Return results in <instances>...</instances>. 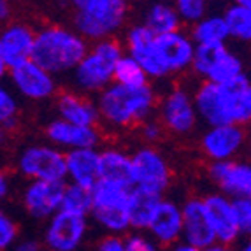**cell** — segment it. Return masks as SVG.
<instances>
[{"label":"cell","instance_id":"32","mask_svg":"<svg viewBox=\"0 0 251 251\" xmlns=\"http://www.w3.org/2000/svg\"><path fill=\"white\" fill-rule=\"evenodd\" d=\"M172 5L176 9L181 25L188 26L197 23L209 11V2L207 0H172Z\"/></svg>","mask_w":251,"mask_h":251},{"label":"cell","instance_id":"14","mask_svg":"<svg viewBox=\"0 0 251 251\" xmlns=\"http://www.w3.org/2000/svg\"><path fill=\"white\" fill-rule=\"evenodd\" d=\"M155 35L156 34H153L146 25L135 23V25L128 26V30L125 32L123 50L137 60L139 65L146 72L148 79L158 83V81L171 79V75L158 60V54L155 50Z\"/></svg>","mask_w":251,"mask_h":251},{"label":"cell","instance_id":"38","mask_svg":"<svg viewBox=\"0 0 251 251\" xmlns=\"http://www.w3.org/2000/svg\"><path fill=\"white\" fill-rule=\"evenodd\" d=\"M11 193H13V177L7 171L0 169V204L7 201Z\"/></svg>","mask_w":251,"mask_h":251},{"label":"cell","instance_id":"2","mask_svg":"<svg viewBox=\"0 0 251 251\" xmlns=\"http://www.w3.org/2000/svg\"><path fill=\"white\" fill-rule=\"evenodd\" d=\"M95 97L99 123L111 130L137 126L146 118L153 116L158 104V97L151 83L143 86H123L113 81Z\"/></svg>","mask_w":251,"mask_h":251},{"label":"cell","instance_id":"1","mask_svg":"<svg viewBox=\"0 0 251 251\" xmlns=\"http://www.w3.org/2000/svg\"><path fill=\"white\" fill-rule=\"evenodd\" d=\"M192 97L199 122L207 126L225 123L246 125L251 120V86L248 75L230 84L204 81Z\"/></svg>","mask_w":251,"mask_h":251},{"label":"cell","instance_id":"39","mask_svg":"<svg viewBox=\"0 0 251 251\" xmlns=\"http://www.w3.org/2000/svg\"><path fill=\"white\" fill-rule=\"evenodd\" d=\"M13 248L18 251H37L42 248V243H39L37 239H28V237L20 239L18 237V241L14 243Z\"/></svg>","mask_w":251,"mask_h":251},{"label":"cell","instance_id":"44","mask_svg":"<svg viewBox=\"0 0 251 251\" xmlns=\"http://www.w3.org/2000/svg\"><path fill=\"white\" fill-rule=\"evenodd\" d=\"M69 2H71L72 5H77V4H81V2H83V0H69Z\"/></svg>","mask_w":251,"mask_h":251},{"label":"cell","instance_id":"21","mask_svg":"<svg viewBox=\"0 0 251 251\" xmlns=\"http://www.w3.org/2000/svg\"><path fill=\"white\" fill-rule=\"evenodd\" d=\"M35 30L23 21H7L0 30V44L9 69L26 62L32 56Z\"/></svg>","mask_w":251,"mask_h":251},{"label":"cell","instance_id":"25","mask_svg":"<svg viewBox=\"0 0 251 251\" xmlns=\"http://www.w3.org/2000/svg\"><path fill=\"white\" fill-rule=\"evenodd\" d=\"M190 37L195 46H222L230 39L223 14L209 13L190 26Z\"/></svg>","mask_w":251,"mask_h":251},{"label":"cell","instance_id":"27","mask_svg":"<svg viewBox=\"0 0 251 251\" xmlns=\"http://www.w3.org/2000/svg\"><path fill=\"white\" fill-rule=\"evenodd\" d=\"M158 201L160 195L132 188L128 199V207H126L130 220V230H146L148 223L151 220V214L155 211Z\"/></svg>","mask_w":251,"mask_h":251},{"label":"cell","instance_id":"31","mask_svg":"<svg viewBox=\"0 0 251 251\" xmlns=\"http://www.w3.org/2000/svg\"><path fill=\"white\" fill-rule=\"evenodd\" d=\"M20 120V100L13 88L0 81V125L13 130Z\"/></svg>","mask_w":251,"mask_h":251},{"label":"cell","instance_id":"45","mask_svg":"<svg viewBox=\"0 0 251 251\" xmlns=\"http://www.w3.org/2000/svg\"><path fill=\"white\" fill-rule=\"evenodd\" d=\"M162 2H172V0H162Z\"/></svg>","mask_w":251,"mask_h":251},{"label":"cell","instance_id":"34","mask_svg":"<svg viewBox=\"0 0 251 251\" xmlns=\"http://www.w3.org/2000/svg\"><path fill=\"white\" fill-rule=\"evenodd\" d=\"M232 207H234L235 222H237L241 237H248L251 232V199L250 195L232 199Z\"/></svg>","mask_w":251,"mask_h":251},{"label":"cell","instance_id":"22","mask_svg":"<svg viewBox=\"0 0 251 251\" xmlns=\"http://www.w3.org/2000/svg\"><path fill=\"white\" fill-rule=\"evenodd\" d=\"M53 99L58 118L75 125H99V109L90 95L72 90L56 93Z\"/></svg>","mask_w":251,"mask_h":251},{"label":"cell","instance_id":"8","mask_svg":"<svg viewBox=\"0 0 251 251\" xmlns=\"http://www.w3.org/2000/svg\"><path fill=\"white\" fill-rule=\"evenodd\" d=\"M16 172L26 181H65V151L50 143H34L18 153Z\"/></svg>","mask_w":251,"mask_h":251},{"label":"cell","instance_id":"15","mask_svg":"<svg viewBox=\"0 0 251 251\" xmlns=\"http://www.w3.org/2000/svg\"><path fill=\"white\" fill-rule=\"evenodd\" d=\"M65 181L30 179L21 190V205L26 216L35 222H46L60 209Z\"/></svg>","mask_w":251,"mask_h":251},{"label":"cell","instance_id":"17","mask_svg":"<svg viewBox=\"0 0 251 251\" xmlns=\"http://www.w3.org/2000/svg\"><path fill=\"white\" fill-rule=\"evenodd\" d=\"M207 177L218 192L230 199L251 195V167L244 160H220L211 162L207 167Z\"/></svg>","mask_w":251,"mask_h":251},{"label":"cell","instance_id":"10","mask_svg":"<svg viewBox=\"0 0 251 251\" xmlns=\"http://www.w3.org/2000/svg\"><path fill=\"white\" fill-rule=\"evenodd\" d=\"M158 122L162 123L165 134L186 137L193 134L199 125V116L193 105L192 92L186 88H172L156 104Z\"/></svg>","mask_w":251,"mask_h":251},{"label":"cell","instance_id":"12","mask_svg":"<svg viewBox=\"0 0 251 251\" xmlns=\"http://www.w3.org/2000/svg\"><path fill=\"white\" fill-rule=\"evenodd\" d=\"M181 243L192 251L220 250L216 244V235L213 230L209 213L202 197H190L181 204Z\"/></svg>","mask_w":251,"mask_h":251},{"label":"cell","instance_id":"3","mask_svg":"<svg viewBox=\"0 0 251 251\" xmlns=\"http://www.w3.org/2000/svg\"><path fill=\"white\" fill-rule=\"evenodd\" d=\"M88 46L90 42L77 30L63 25H46L35 30L30 58L53 75H62L77 65Z\"/></svg>","mask_w":251,"mask_h":251},{"label":"cell","instance_id":"28","mask_svg":"<svg viewBox=\"0 0 251 251\" xmlns=\"http://www.w3.org/2000/svg\"><path fill=\"white\" fill-rule=\"evenodd\" d=\"M228 37L237 42H250L251 39V7L250 5L232 4L223 13Z\"/></svg>","mask_w":251,"mask_h":251},{"label":"cell","instance_id":"16","mask_svg":"<svg viewBox=\"0 0 251 251\" xmlns=\"http://www.w3.org/2000/svg\"><path fill=\"white\" fill-rule=\"evenodd\" d=\"M155 50L165 71L169 72L171 77H174V75L190 71L195 42L188 32L177 28L167 34L155 35Z\"/></svg>","mask_w":251,"mask_h":251},{"label":"cell","instance_id":"7","mask_svg":"<svg viewBox=\"0 0 251 251\" xmlns=\"http://www.w3.org/2000/svg\"><path fill=\"white\" fill-rule=\"evenodd\" d=\"M132 165V188L165 195L171 188L172 172L169 160L156 146L144 144L130 155Z\"/></svg>","mask_w":251,"mask_h":251},{"label":"cell","instance_id":"5","mask_svg":"<svg viewBox=\"0 0 251 251\" xmlns=\"http://www.w3.org/2000/svg\"><path fill=\"white\" fill-rule=\"evenodd\" d=\"M74 26L88 42L116 37L130 14L128 0H83L74 5Z\"/></svg>","mask_w":251,"mask_h":251},{"label":"cell","instance_id":"6","mask_svg":"<svg viewBox=\"0 0 251 251\" xmlns=\"http://www.w3.org/2000/svg\"><path fill=\"white\" fill-rule=\"evenodd\" d=\"M190 69L204 81L230 84L246 75L244 60L234 50L222 46H195Z\"/></svg>","mask_w":251,"mask_h":251},{"label":"cell","instance_id":"42","mask_svg":"<svg viewBox=\"0 0 251 251\" xmlns=\"http://www.w3.org/2000/svg\"><path fill=\"white\" fill-rule=\"evenodd\" d=\"M9 143V128L4 125H0V150H4Z\"/></svg>","mask_w":251,"mask_h":251},{"label":"cell","instance_id":"30","mask_svg":"<svg viewBox=\"0 0 251 251\" xmlns=\"http://www.w3.org/2000/svg\"><path fill=\"white\" fill-rule=\"evenodd\" d=\"M113 81L118 84H123V86H143V84L151 83L137 60L134 56H130L128 53H123L118 58L116 65H114Z\"/></svg>","mask_w":251,"mask_h":251},{"label":"cell","instance_id":"29","mask_svg":"<svg viewBox=\"0 0 251 251\" xmlns=\"http://www.w3.org/2000/svg\"><path fill=\"white\" fill-rule=\"evenodd\" d=\"M92 188L81 186V184L74 183H65L63 184V193H62V204L60 209L69 211L77 216L88 218L92 213Z\"/></svg>","mask_w":251,"mask_h":251},{"label":"cell","instance_id":"26","mask_svg":"<svg viewBox=\"0 0 251 251\" xmlns=\"http://www.w3.org/2000/svg\"><path fill=\"white\" fill-rule=\"evenodd\" d=\"M141 23L156 35L181 28V21L172 2H162V0H153L146 5Z\"/></svg>","mask_w":251,"mask_h":251},{"label":"cell","instance_id":"11","mask_svg":"<svg viewBox=\"0 0 251 251\" xmlns=\"http://www.w3.org/2000/svg\"><path fill=\"white\" fill-rule=\"evenodd\" d=\"M7 77L13 92L25 100L46 102L58 93L56 75L48 72L32 58L9 69Z\"/></svg>","mask_w":251,"mask_h":251},{"label":"cell","instance_id":"9","mask_svg":"<svg viewBox=\"0 0 251 251\" xmlns=\"http://www.w3.org/2000/svg\"><path fill=\"white\" fill-rule=\"evenodd\" d=\"M90 234V218L58 209L46 220L42 248L51 251H75L84 246Z\"/></svg>","mask_w":251,"mask_h":251},{"label":"cell","instance_id":"36","mask_svg":"<svg viewBox=\"0 0 251 251\" xmlns=\"http://www.w3.org/2000/svg\"><path fill=\"white\" fill-rule=\"evenodd\" d=\"M137 128H139V135H141V139H143V143L151 144V146L158 144L163 139V135H165V130H163L162 123L153 116L146 118L144 122L139 123Z\"/></svg>","mask_w":251,"mask_h":251},{"label":"cell","instance_id":"37","mask_svg":"<svg viewBox=\"0 0 251 251\" xmlns=\"http://www.w3.org/2000/svg\"><path fill=\"white\" fill-rule=\"evenodd\" d=\"M97 250L100 251H125V243H123V235L120 234H104L99 243Z\"/></svg>","mask_w":251,"mask_h":251},{"label":"cell","instance_id":"33","mask_svg":"<svg viewBox=\"0 0 251 251\" xmlns=\"http://www.w3.org/2000/svg\"><path fill=\"white\" fill-rule=\"evenodd\" d=\"M20 237L18 222L5 209L0 207V251L11 250Z\"/></svg>","mask_w":251,"mask_h":251},{"label":"cell","instance_id":"43","mask_svg":"<svg viewBox=\"0 0 251 251\" xmlns=\"http://www.w3.org/2000/svg\"><path fill=\"white\" fill-rule=\"evenodd\" d=\"M234 4H241V5H250L251 7V0H232Z\"/></svg>","mask_w":251,"mask_h":251},{"label":"cell","instance_id":"20","mask_svg":"<svg viewBox=\"0 0 251 251\" xmlns=\"http://www.w3.org/2000/svg\"><path fill=\"white\" fill-rule=\"evenodd\" d=\"M181 204H177L174 199L162 195L151 214L146 232L158 248H172L181 239Z\"/></svg>","mask_w":251,"mask_h":251},{"label":"cell","instance_id":"24","mask_svg":"<svg viewBox=\"0 0 251 251\" xmlns=\"http://www.w3.org/2000/svg\"><path fill=\"white\" fill-rule=\"evenodd\" d=\"M99 171L100 179L118 181L132 186V165L130 153L118 146H107L99 150Z\"/></svg>","mask_w":251,"mask_h":251},{"label":"cell","instance_id":"4","mask_svg":"<svg viewBox=\"0 0 251 251\" xmlns=\"http://www.w3.org/2000/svg\"><path fill=\"white\" fill-rule=\"evenodd\" d=\"M123 53V44L116 37L93 41L83 58L71 71L74 90L86 95H97L104 90L109 83H113L114 65Z\"/></svg>","mask_w":251,"mask_h":251},{"label":"cell","instance_id":"35","mask_svg":"<svg viewBox=\"0 0 251 251\" xmlns=\"http://www.w3.org/2000/svg\"><path fill=\"white\" fill-rule=\"evenodd\" d=\"M125 251H155L156 243L146 230H128L123 235Z\"/></svg>","mask_w":251,"mask_h":251},{"label":"cell","instance_id":"13","mask_svg":"<svg viewBox=\"0 0 251 251\" xmlns=\"http://www.w3.org/2000/svg\"><path fill=\"white\" fill-rule=\"evenodd\" d=\"M246 128L237 123L207 126L201 137V150L209 162L237 158L246 148Z\"/></svg>","mask_w":251,"mask_h":251},{"label":"cell","instance_id":"41","mask_svg":"<svg viewBox=\"0 0 251 251\" xmlns=\"http://www.w3.org/2000/svg\"><path fill=\"white\" fill-rule=\"evenodd\" d=\"M9 74V65L5 62V56H4V50H2V44H0V81H4Z\"/></svg>","mask_w":251,"mask_h":251},{"label":"cell","instance_id":"23","mask_svg":"<svg viewBox=\"0 0 251 251\" xmlns=\"http://www.w3.org/2000/svg\"><path fill=\"white\" fill-rule=\"evenodd\" d=\"M99 179V148H75L65 151V181L92 188Z\"/></svg>","mask_w":251,"mask_h":251},{"label":"cell","instance_id":"19","mask_svg":"<svg viewBox=\"0 0 251 251\" xmlns=\"http://www.w3.org/2000/svg\"><path fill=\"white\" fill-rule=\"evenodd\" d=\"M48 143L62 151L75 148H99L102 134L97 125H75L62 118H54L44 128Z\"/></svg>","mask_w":251,"mask_h":251},{"label":"cell","instance_id":"46","mask_svg":"<svg viewBox=\"0 0 251 251\" xmlns=\"http://www.w3.org/2000/svg\"><path fill=\"white\" fill-rule=\"evenodd\" d=\"M207 2H216V0H207Z\"/></svg>","mask_w":251,"mask_h":251},{"label":"cell","instance_id":"40","mask_svg":"<svg viewBox=\"0 0 251 251\" xmlns=\"http://www.w3.org/2000/svg\"><path fill=\"white\" fill-rule=\"evenodd\" d=\"M13 16V0H0V25H4Z\"/></svg>","mask_w":251,"mask_h":251},{"label":"cell","instance_id":"18","mask_svg":"<svg viewBox=\"0 0 251 251\" xmlns=\"http://www.w3.org/2000/svg\"><path fill=\"white\" fill-rule=\"evenodd\" d=\"M202 199H204L211 223H213L218 248L220 250H226V248H232L237 243H241L243 237H241L237 222H235L232 199L222 192L209 193V195H205Z\"/></svg>","mask_w":251,"mask_h":251}]
</instances>
